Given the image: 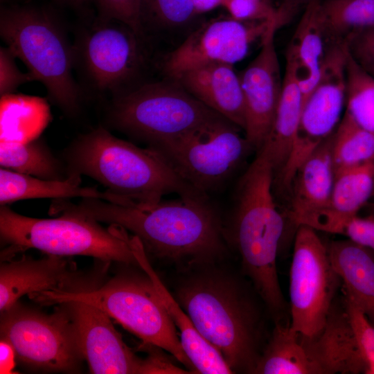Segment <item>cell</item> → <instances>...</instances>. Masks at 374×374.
<instances>
[{
	"instance_id": "cell-44",
	"label": "cell",
	"mask_w": 374,
	"mask_h": 374,
	"mask_svg": "<svg viewBox=\"0 0 374 374\" xmlns=\"http://www.w3.org/2000/svg\"><path fill=\"white\" fill-rule=\"evenodd\" d=\"M62 1L71 5L78 6L83 4L87 0H62Z\"/></svg>"
},
{
	"instance_id": "cell-43",
	"label": "cell",
	"mask_w": 374,
	"mask_h": 374,
	"mask_svg": "<svg viewBox=\"0 0 374 374\" xmlns=\"http://www.w3.org/2000/svg\"><path fill=\"white\" fill-rule=\"evenodd\" d=\"M365 207L369 216L374 218V202H368Z\"/></svg>"
},
{
	"instance_id": "cell-31",
	"label": "cell",
	"mask_w": 374,
	"mask_h": 374,
	"mask_svg": "<svg viewBox=\"0 0 374 374\" xmlns=\"http://www.w3.org/2000/svg\"><path fill=\"white\" fill-rule=\"evenodd\" d=\"M346 112L362 127L374 134V77L362 69L347 48Z\"/></svg>"
},
{
	"instance_id": "cell-45",
	"label": "cell",
	"mask_w": 374,
	"mask_h": 374,
	"mask_svg": "<svg viewBox=\"0 0 374 374\" xmlns=\"http://www.w3.org/2000/svg\"><path fill=\"white\" fill-rule=\"evenodd\" d=\"M372 198H373V202H374V193H373V197H372Z\"/></svg>"
},
{
	"instance_id": "cell-33",
	"label": "cell",
	"mask_w": 374,
	"mask_h": 374,
	"mask_svg": "<svg viewBox=\"0 0 374 374\" xmlns=\"http://www.w3.org/2000/svg\"><path fill=\"white\" fill-rule=\"evenodd\" d=\"M196 15L191 0H142L143 26L147 21L164 27L180 26Z\"/></svg>"
},
{
	"instance_id": "cell-17",
	"label": "cell",
	"mask_w": 374,
	"mask_h": 374,
	"mask_svg": "<svg viewBox=\"0 0 374 374\" xmlns=\"http://www.w3.org/2000/svg\"><path fill=\"white\" fill-rule=\"evenodd\" d=\"M69 312L78 344L89 371L95 374H142L143 358L123 341L110 317L84 302H64Z\"/></svg>"
},
{
	"instance_id": "cell-40",
	"label": "cell",
	"mask_w": 374,
	"mask_h": 374,
	"mask_svg": "<svg viewBox=\"0 0 374 374\" xmlns=\"http://www.w3.org/2000/svg\"><path fill=\"white\" fill-rule=\"evenodd\" d=\"M310 0H280L277 7L280 27L288 24L301 9H304Z\"/></svg>"
},
{
	"instance_id": "cell-38",
	"label": "cell",
	"mask_w": 374,
	"mask_h": 374,
	"mask_svg": "<svg viewBox=\"0 0 374 374\" xmlns=\"http://www.w3.org/2000/svg\"><path fill=\"white\" fill-rule=\"evenodd\" d=\"M345 42L351 57L374 77V26L353 34Z\"/></svg>"
},
{
	"instance_id": "cell-39",
	"label": "cell",
	"mask_w": 374,
	"mask_h": 374,
	"mask_svg": "<svg viewBox=\"0 0 374 374\" xmlns=\"http://www.w3.org/2000/svg\"><path fill=\"white\" fill-rule=\"evenodd\" d=\"M150 346L151 350L148 356L143 358V374H183L190 373L187 370L175 366L161 352L158 350H152L153 345H150Z\"/></svg>"
},
{
	"instance_id": "cell-7",
	"label": "cell",
	"mask_w": 374,
	"mask_h": 374,
	"mask_svg": "<svg viewBox=\"0 0 374 374\" xmlns=\"http://www.w3.org/2000/svg\"><path fill=\"white\" fill-rule=\"evenodd\" d=\"M28 296L45 305L70 301L93 305L138 337L144 344L167 351L190 373H197L154 283L145 272L118 274L89 292L45 291Z\"/></svg>"
},
{
	"instance_id": "cell-4",
	"label": "cell",
	"mask_w": 374,
	"mask_h": 374,
	"mask_svg": "<svg viewBox=\"0 0 374 374\" xmlns=\"http://www.w3.org/2000/svg\"><path fill=\"white\" fill-rule=\"evenodd\" d=\"M175 299L233 373H253L262 353L260 314L242 285L218 274H199L181 285Z\"/></svg>"
},
{
	"instance_id": "cell-23",
	"label": "cell",
	"mask_w": 374,
	"mask_h": 374,
	"mask_svg": "<svg viewBox=\"0 0 374 374\" xmlns=\"http://www.w3.org/2000/svg\"><path fill=\"white\" fill-rule=\"evenodd\" d=\"M81 176L71 175L63 181L44 179L19 173L9 169H0V203L7 205L28 199L71 197L98 198L110 201L112 194L100 192L95 188L80 186Z\"/></svg>"
},
{
	"instance_id": "cell-20",
	"label": "cell",
	"mask_w": 374,
	"mask_h": 374,
	"mask_svg": "<svg viewBox=\"0 0 374 374\" xmlns=\"http://www.w3.org/2000/svg\"><path fill=\"white\" fill-rule=\"evenodd\" d=\"M321 0H310L290 41L286 64L292 67L302 94V106L321 75L329 46L321 12Z\"/></svg>"
},
{
	"instance_id": "cell-12",
	"label": "cell",
	"mask_w": 374,
	"mask_h": 374,
	"mask_svg": "<svg viewBox=\"0 0 374 374\" xmlns=\"http://www.w3.org/2000/svg\"><path fill=\"white\" fill-rule=\"evenodd\" d=\"M346 43L328 48L321 75L303 104L297 132L289 159L274 175L276 187L290 189L305 160L331 136L341 120L346 105Z\"/></svg>"
},
{
	"instance_id": "cell-18",
	"label": "cell",
	"mask_w": 374,
	"mask_h": 374,
	"mask_svg": "<svg viewBox=\"0 0 374 374\" xmlns=\"http://www.w3.org/2000/svg\"><path fill=\"white\" fill-rule=\"evenodd\" d=\"M173 80L204 105L244 130L243 92L240 75L233 65L204 64L186 71Z\"/></svg>"
},
{
	"instance_id": "cell-28",
	"label": "cell",
	"mask_w": 374,
	"mask_h": 374,
	"mask_svg": "<svg viewBox=\"0 0 374 374\" xmlns=\"http://www.w3.org/2000/svg\"><path fill=\"white\" fill-rule=\"evenodd\" d=\"M321 12L329 45L374 26V0L321 1Z\"/></svg>"
},
{
	"instance_id": "cell-9",
	"label": "cell",
	"mask_w": 374,
	"mask_h": 374,
	"mask_svg": "<svg viewBox=\"0 0 374 374\" xmlns=\"http://www.w3.org/2000/svg\"><path fill=\"white\" fill-rule=\"evenodd\" d=\"M223 116L150 147L189 184L208 195L222 188L253 149Z\"/></svg>"
},
{
	"instance_id": "cell-24",
	"label": "cell",
	"mask_w": 374,
	"mask_h": 374,
	"mask_svg": "<svg viewBox=\"0 0 374 374\" xmlns=\"http://www.w3.org/2000/svg\"><path fill=\"white\" fill-rule=\"evenodd\" d=\"M302 103L301 91L294 71L285 64L276 114L269 133L261 147L270 159L274 175L283 170L289 159L299 127Z\"/></svg>"
},
{
	"instance_id": "cell-8",
	"label": "cell",
	"mask_w": 374,
	"mask_h": 374,
	"mask_svg": "<svg viewBox=\"0 0 374 374\" xmlns=\"http://www.w3.org/2000/svg\"><path fill=\"white\" fill-rule=\"evenodd\" d=\"M219 116L175 80L144 84L112 97L106 122L152 147Z\"/></svg>"
},
{
	"instance_id": "cell-34",
	"label": "cell",
	"mask_w": 374,
	"mask_h": 374,
	"mask_svg": "<svg viewBox=\"0 0 374 374\" xmlns=\"http://www.w3.org/2000/svg\"><path fill=\"white\" fill-rule=\"evenodd\" d=\"M342 304L358 348L368 365L367 373L374 374V325L344 294Z\"/></svg>"
},
{
	"instance_id": "cell-5",
	"label": "cell",
	"mask_w": 374,
	"mask_h": 374,
	"mask_svg": "<svg viewBox=\"0 0 374 374\" xmlns=\"http://www.w3.org/2000/svg\"><path fill=\"white\" fill-rule=\"evenodd\" d=\"M0 35L7 46L45 87L50 100L68 116L80 111L83 91L74 78L73 46L48 12L29 6H3Z\"/></svg>"
},
{
	"instance_id": "cell-14",
	"label": "cell",
	"mask_w": 374,
	"mask_h": 374,
	"mask_svg": "<svg viewBox=\"0 0 374 374\" xmlns=\"http://www.w3.org/2000/svg\"><path fill=\"white\" fill-rule=\"evenodd\" d=\"M268 21H242L217 19L202 24L166 58L163 70L175 78L189 69L212 63L233 65L261 42L271 24Z\"/></svg>"
},
{
	"instance_id": "cell-32",
	"label": "cell",
	"mask_w": 374,
	"mask_h": 374,
	"mask_svg": "<svg viewBox=\"0 0 374 374\" xmlns=\"http://www.w3.org/2000/svg\"><path fill=\"white\" fill-rule=\"evenodd\" d=\"M319 230L342 235L352 242L374 251V218L350 215L332 210L321 219Z\"/></svg>"
},
{
	"instance_id": "cell-15",
	"label": "cell",
	"mask_w": 374,
	"mask_h": 374,
	"mask_svg": "<svg viewBox=\"0 0 374 374\" xmlns=\"http://www.w3.org/2000/svg\"><path fill=\"white\" fill-rule=\"evenodd\" d=\"M108 262L89 272L77 269L75 263L64 256L48 255L35 260L23 256L17 260L1 261L0 267V312L18 301L24 295L45 291L89 292L105 280Z\"/></svg>"
},
{
	"instance_id": "cell-42",
	"label": "cell",
	"mask_w": 374,
	"mask_h": 374,
	"mask_svg": "<svg viewBox=\"0 0 374 374\" xmlns=\"http://www.w3.org/2000/svg\"><path fill=\"white\" fill-rule=\"evenodd\" d=\"M196 14L204 13L222 6V0H191Z\"/></svg>"
},
{
	"instance_id": "cell-37",
	"label": "cell",
	"mask_w": 374,
	"mask_h": 374,
	"mask_svg": "<svg viewBox=\"0 0 374 374\" xmlns=\"http://www.w3.org/2000/svg\"><path fill=\"white\" fill-rule=\"evenodd\" d=\"M17 57L8 47L0 48V95L13 93L24 83L35 80L28 71L23 73L17 66Z\"/></svg>"
},
{
	"instance_id": "cell-13",
	"label": "cell",
	"mask_w": 374,
	"mask_h": 374,
	"mask_svg": "<svg viewBox=\"0 0 374 374\" xmlns=\"http://www.w3.org/2000/svg\"><path fill=\"white\" fill-rule=\"evenodd\" d=\"M139 37L126 25L99 17L73 44L75 68L96 92L118 95L128 89L143 64Z\"/></svg>"
},
{
	"instance_id": "cell-1",
	"label": "cell",
	"mask_w": 374,
	"mask_h": 374,
	"mask_svg": "<svg viewBox=\"0 0 374 374\" xmlns=\"http://www.w3.org/2000/svg\"><path fill=\"white\" fill-rule=\"evenodd\" d=\"M49 213H66L130 231L146 254L174 262L208 265L225 252L220 215L209 198H185L156 202L113 203L82 198L78 203L54 199Z\"/></svg>"
},
{
	"instance_id": "cell-16",
	"label": "cell",
	"mask_w": 374,
	"mask_h": 374,
	"mask_svg": "<svg viewBox=\"0 0 374 374\" xmlns=\"http://www.w3.org/2000/svg\"><path fill=\"white\" fill-rule=\"evenodd\" d=\"M280 28L278 20L271 24L258 54L239 75L245 105V137L257 151L269 133L283 89L275 45Z\"/></svg>"
},
{
	"instance_id": "cell-10",
	"label": "cell",
	"mask_w": 374,
	"mask_h": 374,
	"mask_svg": "<svg viewBox=\"0 0 374 374\" xmlns=\"http://www.w3.org/2000/svg\"><path fill=\"white\" fill-rule=\"evenodd\" d=\"M53 313L15 303L1 312L0 335L14 347L17 359L46 372L76 373L84 357L64 303Z\"/></svg>"
},
{
	"instance_id": "cell-27",
	"label": "cell",
	"mask_w": 374,
	"mask_h": 374,
	"mask_svg": "<svg viewBox=\"0 0 374 374\" xmlns=\"http://www.w3.org/2000/svg\"><path fill=\"white\" fill-rule=\"evenodd\" d=\"M48 116L42 99L13 93L1 96V141L24 143L38 138Z\"/></svg>"
},
{
	"instance_id": "cell-29",
	"label": "cell",
	"mask_w": 374,
	"mask_h": 374,
	"mask_svg": "<svg viewBox=\"0 0 374 374\" xmlns=\"http://www.w3.org/2000/svg\"><path fill=\"white\" fill-rule=\"evenodd\" d=\"M374 193V160L335 170L330 206L350 215L369 202Z\"/></svg>"
},
{
	"instance_id": "cell-19",
	"label": "cell",
	"mask_w": 374,
	"mask_h": 374,
	"mask_svg": "<svg viewBox=\"0 0 374 374\" xmlns=\"http://www.w3.org/2000/svg\"><path fill=\"white\" fill-rule=\"evenodd\" d=\"M131 244L139 266L151 278L168 314L177 328L183 348L197 373H233L221 353L199 332L189 316L162 283L152 267L139 239L132 235Z\"/></svg>"
},
{
	"instance_id": "cell-35",
	"label": "cell",
	"mask_w": 374,
	"mask_h": 374,
	"mask_svg": "<svg viewBox=\"0 0 374 374\" xmlns=\"http://www.w3.org/2000/svg\"><path fill=\"white\" fill-rule=\"evenodd\" d=\"M99 17L121 22L137 35L143 33L142 0H95Z\"/></svg>"
},
{
	"instance_id": "cell-21",
	"label": "cell",
	"mask_w": 374,
	"mask_h": 374,
	"mask_svg": "<svg viewBox=\"0 0 374 374\" xmlns=\"http://www.w3.org/2000/svg\"><path fill=\"white\" fill-rule=\"evenodd\" d=\"M332 134L305 160L295 175L290 188L292 198L288 214L295 224L308 215L330 207L335 177Z\"/></svg>"
},
{
	"instance_id": "cell-2",
	"label": "cell",
	"mask_w": 374,
	"mask_h": 374,
	"mask_svg": "<svg viewBox=\"0 0 374 374\" xmlns=\"http://www.w3.org/2000/svg\"><path fill=\"white\" fill-rule=\"evenodd\" d=\"M62 156L69 177L89 176L126 201L156 202L172 193L209 197L186 181L157 150L119 139L103 126L78 136Z\"/></svg>"
},
{
	"instance_id": "cell-41",
	"label": "cell",
	"mask_w": 374,
	"mask_h": 374,
	"mask_svg": "<svg viewBox=\"0 0 374 374\" xmlns=\"http://www.w3.org/2000/svg\"><path fill=\"white\" fill-rule=\"evenodd\" d=\"M16 353L12 345L6 339L0 341V373H15Z\"/></svg>"
},
{
	"instance_id": "cell-26",
	"label": "cell",
	"mask_w": 374,
	"mask_h": 374,
	"mask_svg": "<svg viewBox=\"0 0 374 374\" xmlns=\"http://www.w3.org/2000/svg\"><path fill=\"white\" fill-rule=\"evenodd\" d=\"M0 164L1 168L44 179L63 181L69 177L64 161L39 138L24 143L1 141Z\"/></svg>"
},
{
	"instance_id": "cell-6",
	"label": "cell",
	"mask_w": 374,
	"mask_h": 374,
	"mask_svg": "<svg viewBox=\"0 0 374 374\" xmlns=\"http://www.w3.org/2000/svg\"><path fill=\"white\" fill-rule=\"evenodd\" d=\"M60 215L52 219L34 218L1 205V242L8 245L1 252V260H10L20 251L35 249L48 255L86 256L104 262L138 265L132 237L123 228L116 225L104 228L91 219Z\"/></svg>"
},
{
	"instance_id": "cell-3",
	"label": "cell",
	"mask_w": 374,
	"mask_h": 374,
	"mask_svg": "<svg viewBox=\"0 0 374 374\" xmlns=\"http://www.w3.org/2000/svg\"><path fill=\"white\" fill-rule=\"evenodd\" d=\"M273 180L272 163L261 148L238 181L229 238L275 321H283L287 303L278 280L276 257L285 224L275 201Z\"/></svg>"
},
{
	"instance_id": "cell-30",
	"label": "cell",
	"mask_w": 374,
	"mask_h": 374,
	"mask_svg": "<svg viewBox=\"0 0 374 374\" xmlns=\"http://www.w3.org/2000/svg\"><path fill=\"white\" fill-rule=\"evenodd\" d=\"M332 152L335 170L374 160V134L345 111L332 134Z\"/></svg>"
},
{
	"instance_id": "cell-36",
	"label": "cell",
	"mask_w": 374,
	"mask_h": 374,
	"mask_svg": "<svg viewBox=\"0 0 374 374\" xmlns=\"http://www.w3.org/2000/svg\"><path fill=\"white\" fill-rule=\"evenodd\" d=\"M234 19L242 21H268L278 19L277 7L271 0H222Z\"/></svg>"
},
{
	"instance_id": "cell-25",
	"label": "cell",
	"mask_w": 374,
	"mask_h": 374,
	"mask_svg": "<svg viewBox=\"0 0 374 374\" xmlns=\"http://www.w3.org/2000/svg\"><path fill=\"white\" fill-rule=\"evenodd\" d=\"M253 373L313 374L302 335L290 323L277 321Z\"/></svg>"
},
{
	"instance_id": "cell-11",
	"label": "cell",
	"mask_w": 374,
	"mask_h": 374,
	"mask_svg": "<svg viewBox=\"0 0 374 374\" xmlns=\"http://www.w3.org/2000/svg\"><path fill=\"white\" fill-rule=\"evenodd\" d=\"M297 227L290 271V326L313 337L324 328L341 280L317 231Z\"/></svg>"
},
{
	"instance_id": "cell-22",
	"label": "cell",
	"mask_w": 374,
	"mask_h": 374,
	"mask_svg": "<svg viewBox=\"0 0 374 374\" xmlns=\"http://www.w3.org/2000/svg\"><path fill=\"white\" fill-rule=\"evenodd\" d=\"M326 246L344 294L374 325V251L348 239Z\"/></svg>"
}]
</instances>
